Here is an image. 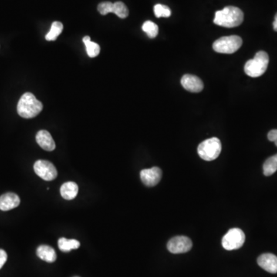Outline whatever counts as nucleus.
Returning a JSON list of instances; mask_svg holds the SVG:
<instances>
[{
  "label": "nucleus",
  "mask_w": 277,
  "mask_h": 277,
  "mask_svg": "<svg viewBox=\"0 0 277 277\" xmlns=\"http://www.w3.org/2000/svg\"><path fill=\"white\" fill-rule=\"evenodd\" d=\"M273 26H274V29L277 32V13L276 14L275 18H274V23H273Z\"/></svg>",
  "instance_id": "nucleus-26"
},
{
  "label": "nucleus",
  "mask_w": 277,
  "mask_h": 277,
  "mask_svg": "<svg viewBox=\"0 0 277 277\" xmlns=\"http://www.w3.org/2000/svg\"><path fill=\"white\" fill-rule=\"evenodd\" d=\"M154 14L157 18H168L171 15V10L167 5L156 4L154 6Z\"/></svg>",
  "instance_id": "nucleus-22"
},
{
  "label": "nucleus",
  "mask_w": 277,
  "mask_h": 277,
  "mask_svg": "<svg viewBox=\"0 0 277 277\" xmlns=\"http://www.w3.org/2000/svg\"><path fill=\"white\" fill-rule=\"evenodd\" d=\"M258 265L271 274L277 273V257L272 254H264L259 257Z\"/></svg>",
  "instance_id": "nucleus-11"
},
{
  "label": "nucleus",
  "mask_w": 277,
  "mask_h": 277,
  "mask_svg": "<svg viewBox=\"0 0 277 277\" xmlns=\"http://www.w3.org/2000/svg\"><path fill=\"white\" fill-rule=\"evenodd\" d=\"M35 140L37 143L39 144L42 149L46 151H52L55 150V143L52 139V136L49 132L46 130H40L37 133L35 136Z\"/></svg>",
  "instance_id": "nucleus-13"
},
{
  "label": "nucleus",
  "mask_w": 277,
  "mask_h": 277,
  "mask_svg": "<svg viewBox=\"0 0 277 277\" xmlns=\"http://www.w3.org/2000/svg\"><path fill=\"white\" fill-rule=\"evenodd\" d=\"M269 65V55L264 51H260L256 54L254 59L247 61L244 66V71L247 76L257 78L265 73Z\"/></svg>",
  "instance_id": "nucleus-3"
},
{
  "label": "nucleus",
  "mask_w": 277,
  "mask_h": 277,
  "mask_svg": "<svg viewBox=\"0 0 277 277\" xmlns=\"http://www.w3.org/2000/svg\"><path fill=\"white\" fill-rule=\"evenodd\" d=\"M7 261V254L3 250H0V269L3 267Z\"/></svg>",
  "instance_id": "nucleus-25"
},
{
  "label": "nucleus",
  "mask_w": 277,
  "mask_h": 277,
  "mask_svg": "<svg viewBox=\"0 0 277 277\" xmlns=\"http://www.w3.org/2000/svg\"><path fill=\"white\" fill-rule=\"evenodd\" d=\"M33 168L37 176L45 181H52L57 177V170L55 166L47 160H37Z\"/></svg>",
  "instance_id": "nucleus-7"
},
{
  "label": "nucleus",
  "mask_w": 277,
  "mask_h": 277,
  "mask_svg": "<svg viewBox=\"0 0 277 277\" xmlns=\"http://www.w3.org/2000/svg\"><path fill=\"white\" fill-rule=\"evenodd\" d=\"M243 44V40L238 35L221 37L213 44V49L219 53L233 54L237 52Z\"/></svg>",
  "instance_id": "nucleus-5"
},
{
  "label": "nucleus",
  "mask_w": 277,
  "mask_h": 277,
  "mask_svg": "<svg viewBox=\"0 0 277 277\" xmlns=\"http://www.w3.org/2000/svg\"><path fill=\"white\" fill-rule=\"evenodd\" d=\"M246 237L242 230L233 228L229 230L222 240V245L227 251H234L242 247L245 243Z\"/></svg>",
  "instance_id": "nucleus-6"
},
{
  "label": "nucleus",
  "mask_w": 277,
  "mask_h": 277,
  "mask_svg": "<svg viewBox=\"0 0 277 277\" xmlns=\"http://www.w3.org/2000/svg\"><path fill=\"white\" fill-rule=\"evenodd\" d=\"M193 247V243L188 237L184 236L173 237L167 244V249L172 254H179L189 252Z\"/></svg>",
  "instance_id": "nucleus-8"
},
{
  "label": "nucleus",
  "mask_w": 277,
  "mask_h": 277,
  "mask_svg": "<svg viewBox=\"0 0 277 277\" xmlns=\"http://www.w3.org/2000/svg\"><path fill=\"white\" fill-rule=\"evenodd\" d=\"M181 85L186 90L191 92H201L204 87L203 81L191 74H186L182 77Z\"/></svg>",
  "instance_id": "nucleus-10"
},
{
  "label": "nucleus",
  "mask_w": 277,
  "mask_h": 277,
  "mask_svg": "<svg viewBox=\"0 0 277 277\" xmlns=\"http://www.w3.org/2000/svg\"><path fill=\"white\" fill-rule=\"evenodd\" d=\"M111 12L116 14L120 18H125L129 15V9L123 2H116L113 3Z\"/></svg>",
  "instance_id": "nucleus-20"
},
{
  "label": "nucleus",
  "mask_w": 277,
  "mask_h": 277,
  "mask_svg": "<svg viewBox=\"0 0 277 277\" xmlns=\"http://www.w3.org/2000/svg\"></svg>",
  "instance_id": "nucleus-27"
},
{
  "label": "nucleus",
  "mask_w": 277,
  "mask_h": 277,
  "mask_svg": "<svg viewBox=\"0 0 277 277\" xmlns=\"http://www.w3.org/2000/svg\"><path fill=\"white\" fill-rule=\"evenodd\" d=\"M82 41H83L85 45H86V52H87L89 57L94 58L99 55V52H100V47H99V45L97 43L91 41L90 37L86 35V36H85L82 39Z\"/></svg>",
  "instance_id": "nucleus-17"
},
{
  "label": "nucleus",
  "mask_w": 277,
  "mask_h": 277,
  "mask_svg": "<svg viewBox=\"0 0 277 277\" xmlns=\"http://www.w3.org/2000/svg\"><path fill=\"white\" fill-rule=\"evenodd\" d=\"M79 192L78 185L74 182L63 183L60 188V194L65 200H72L76 198Z\"/></svg>",
  "instance_id": "nucleus-14"
},
{
  "label": "nucleus",
  "mask_w": 277,
  "mask_h": 277,
  "mask_svg": "<svg viewBox=\"0 0 277 277\" xmlns=\"http://www.w3.org/2000/svg\"><path fill=\"white\" fill-rule=\"evenodd\" d=\"M113 6V2H101L98 5V11L101 15H107L108 13H110L111 9Z\"/></svg>",
  "instance_id": "nucleus-23"
},
{
  "label": "nucleus",
  "mask_w": 277,
  "mask_h": 277,
  "mask_svg": "<svg viewBox=\"0 0 277 277\" xmlns=\"http://www.w3.org/2000/svg\"><path fill=\"white\" fill-rule=\"evenodd\" d=\"M244 15L240 8L236 6H227L215 13L214 22L216 25L226 28L239 26L244 22Z\"/></svg>",
  "instance_id": "nucleus-1"
},
{
  "label": "nucleus",
  "mask_w": 277,
  "mask_h": 277,
  "mask_svg": "<svg viewBox=\"0 0 277 277\" xmlns=\"http://www.w3.org/2000/svg\"><path fill=\"white\" fill-rule=\"evenodd\" d=\"M20 203V199L13 193H7L0 197V210L8 211L16 208Z\"/></svg>",
  "instance_id": "nucleus-12"
},
{
  "label": "nucleus",
  "mask_w": 277,
  "mask_h": 277,
  "mask_svg": "<svg viewBox=\"0 0 277 277\" xmlns=\"http://www.w3.org/2000/svg\"><path fill=\"white\" fill-rule=\"evenodd\" d=\"M142 29H143V32H146L148 36L151 38V39H154L158 35V25L152 22V21H146V22H145L143 23V26H142Z\"/></svg>",
  "instance_id": "nucleus-21"
},
{
  "label": "nucleus",
  "mask_w": 277,
  "mask_h": 277,
  "mask_svg": "<svg viewBox=\"0 0 277 277\" xmlns=\"http://www.w3.org/2000/svg\"><path fill=\"white\" fill-rule=\"evenodd\" d=\"M63 25L60 22H52L50 30L45 35V39L47 41H54L62 33Z\"/></svg>",
  "instance_id": "nucleus-19"
},
{
  "label": "nucleus",
  "mask_w": 277,
  "mask_h": 277,
  "mask_svg": "<svg viewBox=\"0 0 277 277\" xmlns=\"http://www.w3.org/2000/svg\"><path fill=\"white\" fill-rule=\"evenodd\" d=\"M58 247L59 250L62 252L68 253L70 252L72 250H77L80 247V243L78 240H69L66 238H60L58 241Z\"/></svg>",
  "instance_id": "nucleus-16"
},
{
  "label": "nucleus",
  "mask_w": 277,
  "mask_h": 277,
  "mask_svg": "<svg viewBox=\"0 0 277 277\" xmlns=\"http://www.w3.org/2000/svg\"><path fill=\"white\" fill-rule=\"evenodd\" d=\"M222 150V144L218 138L213 137L204 140L197 148L200 158L206 161H213L218 158Z\"/></svg>",
  "instance_id": "nucleus-4"
},
{
  "label": "nucleus",
  "mask_w": 277,
  "mask_h": 277,
  "mask_svg": "<svg viewBox=\"0 0 277 277\" xmlns=\"http://www.w3.org/2000/svg\"><path fill=\"white\" fill-rule=\"evenodd\" d=\"M42 103L31 92H25L21 96L17 105V112L21 117L31 119L39 115L42 110Z\"/></svg>",
  "instance_id": "nucleus-2"
},
{
  "label": "nucleus",
  "mask_w": 277,
  "mask_h": 277,
  "mask_svg": "<svg viewBox=\"0 0 277 277\" xmlns=\"http://www.w3.org/2000/svg\"><path fill=\"white\" fill-rule=\"evenodd\" d=\"M36 254L42 261L47 263H54L56 261V254L52 247L47 245H41L38 247Z\"/></svg>",
  "instance_id": "nucleus-15"
},
{
  "label": "nucleus",
  "mask_w": 277,
  "mask_h": 277,
  "mask_svg": "<svg viewBox=\"0 0 277 277\" xmlns=\"http://www.w3.org/2000/svg\"><path fill=\"white\" fill-rule=\"evenodd\" d=\"M162 178V170L159 167L145 169L140 172V179L146 187H153L160 183Z\"/></svg>",
  "instance_id": "nucleus-9"
},
{
  "label": "nucleus",
  "mask_w": 277,
  "mask_h": 277,
  "mask_svg": "<svg viewBox=\"0 0 277 277\" xmlns=\"http://www.w3.org/2000/svg\"><path fill=\"white\" fill-rule=\"evenodd\" d=\"M268 140L270 141L274 142L276 146H277V129H273L268 133Z\"/></svg>",
  "instance_id": "nucleus-24"
},
{
  "label": "nucleus",
  "mask_w": 277,
  "mask_h": 277,
  "mask_svg": "<svg viewBox=\"0 0 277 277\" xmlns=\"http://www.w3.org/2000/svg\"><path fill=\"white\" fill-rule=\"evenodd\" d=\"M276 171H277V154L267 159L264 164V174L267 177H270Z\"/></svg>",
  "instance_id": "nucleus-18"
}]
</instances>
